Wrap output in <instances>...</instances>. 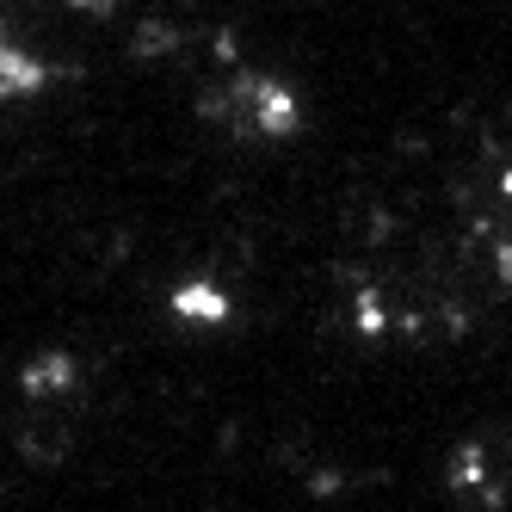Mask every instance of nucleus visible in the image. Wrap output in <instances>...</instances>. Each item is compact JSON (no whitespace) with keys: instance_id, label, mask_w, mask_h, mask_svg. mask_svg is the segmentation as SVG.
<instances>
[{"instance_id":"obj_4","label":"nucleus","mask_w":512,"mask_h":512,"mask_svg":"<svg viewBox=\"0 0 512 512\" xmlns=\"http://www.w3.org/2000/svg\"><path fill=\"white\" fill-rule=\"evenodd\" d=\"M173 315L192 321V327H223L235 315V297H229V290H216V284H204V278H186V284L173 290Z\"/></svg>"},{"instance_id":"obj_3","label":"nucleus","mask_w":512,"mask_h":512,"mask_svg":"<svg viewBox=\"0 0 512 512\" xmlns=\"http://www.w3.org/2000/svg\"><path fill=\"white\" fill-rule=\"evenodd\" d=\"M44 87H50V68L31 56L13 31H7V19H0V112H13V105H31V99H44Z\"/></svg>"},{"instance_id":"obj_1","label":"nucleus","mask_w":512,"mask_h":512,"mask_svg":"<svg viewBox=\"0 0 512 512\" xmlns=\"http://www.w3.org/2000/svg\"><path fill=\"white\" fill-rule=\"evenodd\" d=\"M204 112L223 130H235L241 142H266V149L303 130V99L284 75H272V68H229L223 87H210Z\"/></svg>"},{"instance_id":"obj_2","label":"nucleus","mask_w":512,"mask_h":512,"mask_svg":"<svg viewBox=\"0 0 512 512\" xmlns=\"http://www.w3.org/2000/svg\"><path fill=\"white\" fill-rule=\"evenodd\" d=\"M469 260L500 290H512V155L488 173L482 204L469 210Z\"/></svg>"}]
</instances>
